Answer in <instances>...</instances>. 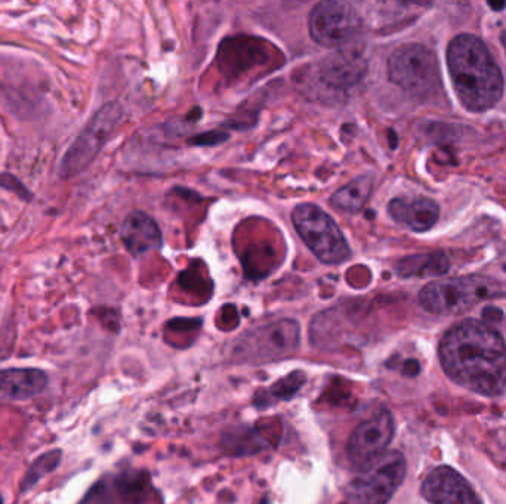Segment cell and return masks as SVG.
I'll list each match as a JSON object with an SVG mask.
<instances>
[{
	"label": "cell",
	"mask_w": 506,
	"mask_h": 504,
	"mask_svg": "<svg viewBox=\"0 0 506 504\" xmlns=\"http://www.w3.org/2000/svg\"><path fill=\"white\" fill-rule=\"evenodd\" d=\"M47 376L36 368H9L0 370V399L22 401L42 392L46 388Z\"/></svg>",
	"instance_id": "15"
},
{
	"label": "cell",
	"mask_w": 506,
	"mask_h": 504,
	"mask_svg": "<svg viewBox=\"0 0 506 504\" xmlns=\"http://www.w3.org/2000/svg\"><path fill=\"white\" fill-rule=\"evenodd\" d=\"M293 227L300 239L327 265H338L351 256V250L335 221L318 206L299 205L293 210Z\"/></svg>",
	"instance_id": "6"
},
{
	"label": "cell",
	"mask_w": 506,
	"mask_h": 504,
	"mask_svg": "<svg viewBox=\"0 0 506 504\" xmlns=\"http://www.w3.org/2000/svg\"><path fill=\"white\" fill-rule=\"evenodd\" d=\"M429 504H481L480 497L455 469L440 466L429 472L421 488Z\"/></svg>",
	"instance_id": "11"
},
{
	"label": "cell",
	"mask_w": 506,
	"mask_h": 504,
	"mask_svg": "<svg viewBox=\"0 0 506 504\" xmlns=\"http://www.w3.org/2000/svg\"><path fill=\"white\" fill-rule=\"evenodd\" d=\"M388 76L417 98L435 99L443 95L437 55L424 45L409 43L397 47L388 60Z\"/></svg>",
	"instance_id": "4"
},
{
	"label": "cell",
	"mask_w": 506,
	"mask_h": 504,
	"mask_svg": "<svg viewBox=\"0 0 506 504\" xmlns=\"http://www.w3.org/2000/svg\"><path fill=\"white\" fill-rule=\"evenodd\" d=\"M298 347L299 325L280 320L243 334L232 348V357L240 363H270L293 354Z\"/></svg>",
	"instance_id": "8"
},
{
	"label": "cell",
	"mask_w": 506,
	"mask_h": 504,
	"mask_svg": "<svg viewBox=\"0 0 506 504\" xmlns=\"http://www.w3.org/2000/svg\"><path fill=\"white\" fill-rule=\"evenodd\" d=\"M395 270L403 277H428V275H442L449 270V261L443 253L431 255H417L406 257L395 265Z\"/></svg>",
	"instance_id": "17"
},
{
	"label": "cell",
	"mask_w": 506,
	"mask_h": 504,
	"mask_svg": "<svg viewBox=\"0 0 506 504\" xmlns=\"http://www.w3.org/2000/svg\"><path fill=\"white\" fill-rule=\"evenodd\" d=\"M483 316H485V320L499 321L502 318V312L496 311L493 308H487L483 312Z\"/></svg>",
	"instance_id": "21"
},
{
	"label": "cell",
	"mask_w": 506,
	"mask_h": 504,
	"mask_svg": "<svg viewBox=\"0 0 506 504\" xmlns=\"http://www.w3.org/2000/svg\"><path fill=\"white\" fill-rule=\"evenodd\" d=\"M490 8L496 9V11H501V9L505 8L506 4H489Z\"/></svg>",
	"instance_id": "22"
},
{
	"label": "cell",
	"mask_w": 506,
	"mask_h": 504,
	"mask_svg": "<svg viewBox=\"0 0 506 504\" xmlns=\"http://www.w3.org/2000/svg\"><path fill=\"white\" fill-rule=\"evenodd\" d=\"M388 212L395 223L417 232L428 231L440 218L437 203L426 197H397L390 201Z\"/></svg>",
	"instance_id": "13"
},
{
	"label": "cell",
	"mask_w": 506,
	"mask_h": 504,
	"mask_svg": "<svg viewBox=\"0 0 506 504\" xmlns=\"http://www.w3.org/2000/svg\"><path fill=\"white\" fill-rule=\"evenodd\" d=\"M309 35L325 47H345L360 36V15L345 2H320L309 13Z\"/></svg>",
	"instance_id": "9"
},
{
	"label": "cell",
	"mask_w": 506,
	"mask_h": 504,
	"mask_svg": "<svg viewBox=\"0 0 506 504\" xmlns=\"http://www.w3.org/2000/svg\"><path fill=\"white\" fill-rule=\"evenodd\" d=\"M419 372H421V365H419V363L415 361V359H409L406 365H404V373H406L408 376H417Z\"/></svg>",
	"instance_id": "20"
},
{
	"label": "cell",
	"mask_w": 506,
	"mask_h": 504,
	"mask_svg": "<svg viewBox=\"0 0 506 504\" xmlns=\"http://www.w3.org/2000/svg\"><path fill=\"white\" fill-rule=\"evenodd\" d=\"M394 436V419L390 411L379 410L357 424L348 438L347 458L357 470L379 458L388 449Z\"/></svg>",
	"instance_id": "10"
},
{
	"label": "cell",
	"mask_w": 506,
	"mask_h": 504,
	"mask_svg": "<svg viewBox=\"0 0 506 504\" xmlns=\"http://www.w3.org/2000/svg\"><path fill=\"white\" fill-rule=\"evenodd\" d=\"M447 65L456 95L468 112L485 113L503 95V76L485 43L456 36L447 49Z\"/></svg>",
	"instance_id": "2"
},
{
	"label": "cell",
	"mask_w": 506,
	"mask_h": 504,
	"mask_svg": "<svg viewBox=\"0 0 506 504\" xmlns=\"http://www.w3.org/2000/svg\"><path fill=\"white\" fill-rule=\"evenodd\" d=\"M0 504H4V500H2V496H0Z\"/></svg>",
	"instance_id": "23"
},
{
	"label": "cell",
	"mask_w": 506,
	"mask_h": 504,
	"mask_svg": "<svg viewBox=\"0 0 506 504\" xmlns=\"http://www.w3.org/2000/svg\"><path fill=\"white\" fill-rule=\"evenodd\" d=\"M61 462L60 449H52L49 453L43 454L27 472L26 476L22 479L21 492H27L30 488L35 487L45 475L51 474L58 467Z\"/></svg>",
	"instance_id": "18"
},
{
	"label": "cell",
	"mask_w": 506,
	"mask_h": 504,
	"mask_svg": "<svg viewBox=\"0 0 506 504\" xmlns=\"http://www.w3.org/2000/svg\"><path fill=\"white\" fill-rule=\"evenodd\" d=\"M502 295V286L492 278L468 275L429 282L419 293V304L431 314L458 315L483 300Z\"/></svg>",
	"instance_id": "3"
},
{
	"label": "cell",
	"mask_w": 506,
	"mask_h": 504,
	"mask_svg": "<svg viewBox=\"0 0 506 504\" xmlns=\"http://www.w3.org/2000/svg\"><path fill=\"white\" fill-rule=\"evenodd\" d=\"M0 187L15 194L22 201L33 200V193H31L30 189H27L26 185L18 180L17 176L11 175L8 172L0 173Z\"/></svg>",
	"instance_id": "19"
},
{
	"label": "cell",
	"mask_w": 506,
	"mask_h": 504,
	"mask_svg": "<svg viewBox=\"0 0 506 504\" xmlns=\"http://www.w3.org/2000/svg\"><path fill=\"white\" fill-rule=\"evenodd\" d=\"M122 239L131 255L141 256L162 248L159 225L144 212H132L122 225Z\"/></svg>",
	"instance_id": "14"
},
{
	"label": "cell",
	"mask_w": 506,
	"mask_h": 504,
	"mask_svg": "<svg viewBox=\"0 0 506 504\" xmlns=\"http://www.w3.org/2000/svg\"><path fill=\"white\" fill-rule=\"evenodd\" d=\"M372 189H374L372 176H358L332 196V206L348 214H357L369 200Z\"/></svg>",
	"instance_id": "16"
},
{
	"label": "cell",
	"mask_w": 506,
	"mask_h": 504,
	"mask_svg": "<svg viewBox=\"0 0 506 504\" xmlns=\"http://www.w3.org/2000/svg\"><path fill=\"white\" fill-rule=\"evenodd\" d=\"M438 354L447 376L462 388L485 397L505 391V340L489 324L460 321L443 336Z\"/></svg>",
	"instance_id": "1"
},
{
	"label": "cell",
	"mask_w": 506,
	"mask_h": 504,
	"mask_svg": "<svg viewBox=\"0 0 506 504\" xmlns=\"http://www.w3.org/2000/svg\"><path fill=\"white\" fill-rule=\"evenodd\" d=\"M122 116L123 110L117 103L105 104L95 113L61 160L58 169L61 180H72L89 167L121 123Z\"/></svg>",
	"instance_id": "7"
},
{
	"label": "cell",
	"mask_w": 506,
	"mask_h": 504,
	"mask_svg": "<svg viewBox=\"0 0 506 504\" xmlns=\"http://www.w3.org/2000/svg\"><path fill=\"white\" fill-rule=\"evenodd\" d=\"M365 71V61L361 60L360 55L351 52H338L318 64L316 76L325 89L347 92L361 80Z\"/></svg>",
	"instance_id": "12"
},
{
	"label": "cell",
	"mask_w": 506,
	"mask_h": 504,
	"mask_svg": "<svg viewBox=\"0 0 506 504\" xmlns=\"http://www.w3.org/2000/svg\"><path fill=\"white\" fill-rule=\"evenodd\" d=\"M408 472L403 454L395 449L358 469L347 487L348 504H386L401 487Z\"/></svg>",
	"instance_id": "5"
}]
</instances>
